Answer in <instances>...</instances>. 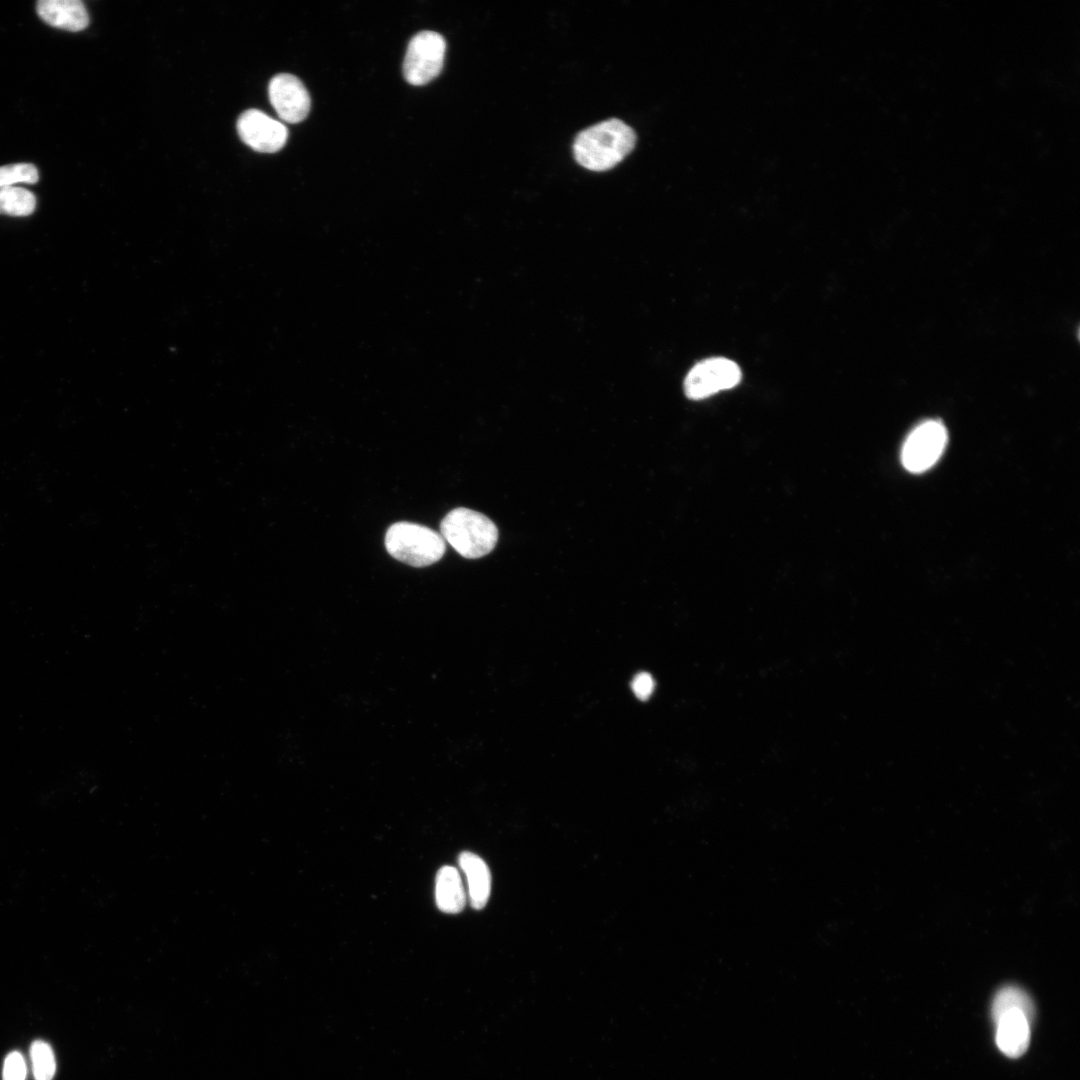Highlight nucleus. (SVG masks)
Returning a JSON list of instances; mask_svg holds the SVG:
<instances>
[{"instance_id": "a211bd4d", "label": "nucleus", "mask_w": 1080, "mask_h": 1080, "mask_svg": "<svg viewBox=\"0 0 1080 1080\" xmlns=\"http://www.w3.org/2000/svg\"><path fill=\"white\" fill-rule=\"evenodd\" d=\"M631 687L637 698L646 700L652 694L655 682L649 673L640 672L633 678Z\"/></svg>"}, {"instance_id": "1a4fd4ad", "label": "nucleus", "mask_w": 1080, "mask_h": 1080, "mask_svg": "<svg viewBox=\"0 0 1080 1080\" xmlns=\"http://www.w3.org/2000/svg\"><path fill=\"white\" fill-rule=\"evenodd\" d=\"M1031 1023L1020 1011L1003 1014L996 1021V1043L1001 1052L1012 1058L1024 1054L1030 1043Z\"/></svg>"}, {"instance_id": "39448f33", "label": "nucleus", "mask_w": 1080, "mask_h": 1080, "mask_svg": "<svg viewBox=\"0 0 1080 1080\" xmlns=\"http://www.w3.org/2000/svg\"><path fill=\"white\" fill-rule=\"evenodd\" d=\"M948 440L945 426L936 420L917 425L907 436L901 449L905 469L921 473L931 468L941 457Z\"/></svg>"}, {"instance_id": "ddd939ff", "label": "nucleus", "mask_w": 1080, "mask_h": 1080, "mask_svg": "<svg viewBox=\"0 0 1080 1080\" xmlns=\"http://www.w3.org/2000/svg\"><path fill=\"white\" fill-rule=\"evenodd\" d=\"M1011 1011L1023 1012L1032 1022L1035 1016V1008L1030 996L1016 986H1005L994 996L991 1006V1014L996 1022L1003 1014Z\"/></svg>"}, {"instance_id": "f03ea898", "label": "nucleus", "mask_w": 1080, "mask_h": 1080, "mask_svg": "<svg viewBox=\"0 0 1080 1080\" xmlns=\"http://www.w3.org/2000/svg\"><path fill=\"white\" fill-rule=\"evenodd\" d=\"M440 533L461 556L468 559L487 555L498 540V529L488 517L463 507L447 513L440 523Z\"/></svg>"}, {"instance_id": "2eb2a0df", "label": "nucleus", "mask_w": 1080, "mask_h": 1080, "mask_svg": "<svg viewBox=\"0 0 1080 1080\" xmlns=\"http://www.w3.org/2000/svg\"><path fill=\"white\" fill-rule=\"evenodd\" d=\"M30 1056L35 1080H52L56 1061L51 1046L43 1040H36L31 1045Z\"/></svg>"}, {"instance_id": "4468645a", "label": "nucleus", "mask_w": 1080, "mask_h": 1080, "mask_svg": "<svg viewBox=\"0 0 1080 1080\" xmlns=\"http://www.w3.org/2000/svg\"><path fill=\"white\" fill-rule=\"evenodd\" d=\"M35 206L36 198L29 190L16 186L0 188V214L28 216Z\"/></svg>"}, {"instance_id": "20e7f679", "label": "nucleus", "mask_w": 1080, "mask_h": 1080, "mask_svg": "<svg viewBox=\"0 0 1080 1080\" xmlns=\"http://www.w3.org/2000/svg\"><path fill=\"white\" fill-rule=\"evenodd\" d=\"M445 51L446 42L437 32L416 34L408 44L403 62L405 80L415 86L432 81L442 70Z\"/></svg>"}, {"instance_id": "f3484780", "label": "nucleus", "mask_w": 1080, "mask_h": 1080, "mask_svg": "<svg viewBox=\"0 0 1080 1080\" xmlns=\"http://www.w3.org/2000/svg\"><path fill=\"white\" fill-rule=\"evenodd\" d=\"M26 1063L22 1054L18 1051L10 1052L4 1061L3 1080H25Z\"/></svg>"}, {"instance_id": "0eeeda50", "label": "nucleus", "mask_w": 1080, "mask_h": 1080, "mask_svg": "<svg viewBox=\"0 0 1080 1080\" xmlns=\"http://www.w3.org/2000/svg\"><path fill=\"white\" fill-rule=\"evenodd\" d=\"M237 131L246 145L261 153L279 151L288 138V130L283 123L256 109L247 110L240 115Z\"/></svg>"}, {"instance_id": "9d476101", "label": "nucleus", "mask_w": 1080, "mask_h": 1080, "mask_svg": "<svg viewBox=\"0 0 1080 1080\" xmlns=\"http://www.w3.org/2000/svg\"><path fill=\"white\" fill-rule=\"evenodd\" d=\"M36 10L44 22L60 29L76 32L89 24L87 10L79 0H40Z\"/></svg>"}, {"instance_id": "f8f14e48", "label": "nucleus", "mask_w": 1080, "mask_h": 1080, "mask_svg": "<svg viewBox=\"0 0 1080 1080\" xmlns=\"http://www.w3.org/2000/svg\"><path fill=\"white\" fill-rule=\"evenodd\" d=\"M435 900L444 913L456 914L463 910L466 893L459 871L453 866L441 867L435 879Z\"/></svg>"}, {"instance_id": "dca6fc26", "label": "nucleus", "mask_w": 1080, "mask_h": 1080, "mask_svg": "<svg viewBox=\"0 0 1080 1080\" xmlns=\"http://www.w3.org/2000/svg\"><path fill=\"white\" fill-rule=\"evenodd\" d=\"M38 179L37 168L30 163H16L0 167V188L17 183L34 184Z\"/></svg>"}, {"instance_id": "6e6552de", "label": "nucleus", "mask_w": 1080, "mask_h": 1080, "mask_svg": "<svg viewBox=\"0 0 1080 1080\" xmlns=\"http://www.w3.org/2000/svg\"><path fill=\"white\" fill-rule=\"evenodd\" d=\"M268 94L273 108L285 122H301L310 111L309 93L301 80L292 74L275 75L269 82Z\"/></svg>"}, {"instance_id": "7ed1b4c3", "label": "nucleus", "mask_w": 1080, "mask_h": 1080, "mask_svg": "<svg viewBox=\"0 0 1080 1080\" xmlns=\"http://www.w3.org/2000/svg\"><path fill=\"white\" fill-rule=\"evenodd\" d=\"M385 547L395 559L414 567L439 561L446 549L445 540L436 531L416 523L397 522L385 536Z\"/></svg>"}, {"instance_id": "9b49d317", "label": "nucleus", "mask_w": 1080, "mask_h": 1080, "mask_svg": "<svg viewBox=\"0 0 1080 1080\" xmlns=\"http://www.w3.org/2000/svg\"><path fill=\"white\" fill-rule=\"evenodd\" d=\"M458 863L467 879L470 905L476 910L484 908L491 892L489 867L480 856L469 851L459 855Z\"/></svg>"}, {"instance_id": "f257e3e1", "label": "nucleus", "mask_w": 1080, "mask_h": 1080, "mask_svg": "<svg viewBox=\"0 0 1080 1080\" xmlns=\"http://www.w3.org/2000/svg\"><path fill=\"white\" fill-rule=\"evenodd\" d=\"M634 130L619 119H609L581 131L573 144L576 162L591 171L609 170L634 148Z\"/></svg>"}, {"instance_id": "423d86ee", "label": "nucleus", "mask_w": 1080, "mask_h": 1080, "mask_svg": "<svg viewBox=\"0 0 1080 1080\" xmlns=\"http://www.w3.org/2000/svg\"><path fill=\"white\" fill-rule=\"evenodd\" d=\"M741 377V370L734 361L724 357H712L691 368L685 377L683 388L688 398L700 400L735 387Z\"/></svg>"}]
</instances>
